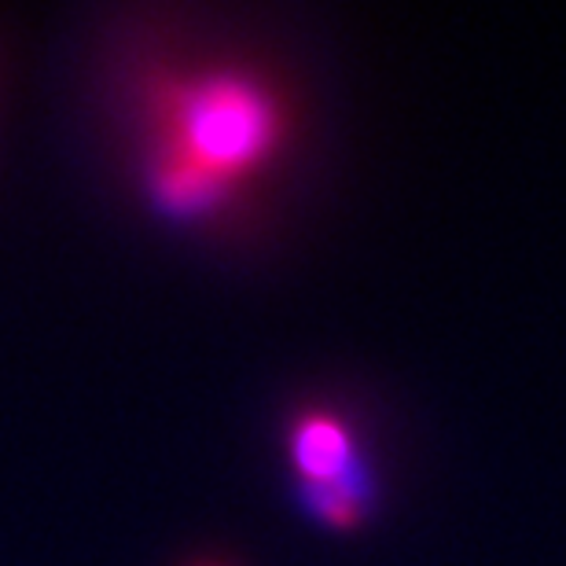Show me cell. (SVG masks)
Returning <instances> with one entry per match:
<instances>
[{
    "label": "cell",
    "instance_id": "6da1fadb",
    "mask_svg": "<svg viewBox=\"0 0 566 566\" xmlns=\"http://www.w3.org/2000/svg\"><path fill=\"white\" fill-rule=\"evenodd\" d=\"M169 158L158 191L169 207L199 210L251 169L276 140V111L262 88L210 77L169 96Z\"/></svg>",
    "mask_w": 566,
    "mask_h": 566
},
{
    "label": "cell",
    "instance_id": "7a4b0ae2",
    "mask_svg": "<svg viewBox=\"0 0 566 566\" xmlns=\"http://www.w3.org/2000/svg\"><path fill=\"white\" fill-rule=\"evenodd\" d=\"M294 460L305 474V482H338L349 463V438L335 420L313 416L294 434Z\"/></svg>",
    "mask_w": 566,
    "mask_h": 566
}]
</instances>
